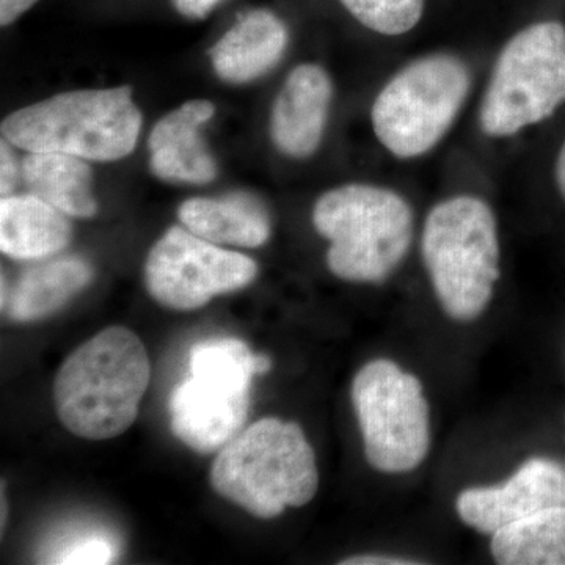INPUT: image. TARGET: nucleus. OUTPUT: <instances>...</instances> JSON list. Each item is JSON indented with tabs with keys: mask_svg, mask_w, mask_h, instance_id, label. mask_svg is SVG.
<instances>
[{
	"mask_svg": "<svg viewBox=\"0 0 565 565\" xmlns=\"http://www.w3.org/2000/svg\"><path fill=\"white\" fill-rule=\"evenodd\" d=\"M150 379L140 338L125 327H109L62 364L54 384L55 412L76 437L109 440L136 422Z\"/></svg>",
	"mask_w": 565,
	"mask_h": 565,
	"instance_id": "f257e3e1",
	"label": "nucleus"
},
{
	"mask_svg": "<svg viewBox=\"0 0 565 565\" xmlns=\"http://www.w3.org/2000/svg\"><path fill=\"white\" fill-rule=\"evenodd\" d=\"M212 489L258 519L302 508L319 489L313 446L297 423L263 418L223 446L211 467Z\"/></svg>",
	"mask_w": 565,
	"mask_h": 565,
	"instance_id": "f03ea898",
	"label": "nucleus"
},
{
	"mask_svg": "<svg viewBox=\"0 0 565 565\" xmlns=\"http://www.w3.org/2000/svg\"><path fill=\"white\" fill-rule=\"evenodd\" d=\"M424 266L449 318L470 322L484 313L500 280V239L492 207L459 195L435 204L424 223Z\"/></svg>",
	"mask_w": 565,
	"mask_h": 565,
	"instance_id": "7ed1b4c3",
	"label": "nucleus"
},
{
	"mask_svg": "<svg viewBox=\"0 0 565 565\" xmlns=\"http://www.w3.org/2000/svg\"><path fill=\"white\" fill-rule=\"evenodd\" d=\"M313 223L330 241L329 269L352 282L384 281L414 239L411 204L379 185L345 184L323 193L315 204Z\"/></svg>",
	"mask_w": 565,
	"mask_h": 565,
	"instance_id": "20e7f679",
	"label": "nucleus"
},
{
	"mask_svg": "<svg viewBox=\"0 0 565 565\" xmlns=\"http://www.w3.org/2000/svg\"><path fill=\"white\" fill-rule=\"evenodd\" d=\"M140 129L141 114L129 87L61 93L2 121L3 137L21 150L99 162L126 158Z\"/></svg>",
	"mask_w": 565,
	"mask_h": 565,
	"instance_id": "39448f33",
	"label": "nucleus"
},
{
	"mask_svg": "<svg viewBox=\"0 0 565 565\" xmlns=\"http://www.w3.org/2000/svg\"><path fill=\"white\" fill-rule=\"evenodd\" d=\"M273 367L269 356L255 355L244 341L215 338L191 351V377L173 390L170 429L200 455H211L243 429L252 381Z\"/></svg>",
	"mask_w": 565,
	"mask_h": 565,
	"instance_id": "423d86ee",
	"label": "nucleus"
},
{
	"mask_svg": "<svg viewBox=\"0 0 565 565\" xmlns=\"http://www.w3.org/2000/svg\"><path fill=\"white\" fill-rule=\"evenodd\" d=\"M565 103V28L542 21L515 33L494 63L479 125L504 139L552 117Z\"/></svg>",
	"mask_w": 565,
	"mask_h": 565,
	"instance_id": "0eeeda50",
	"label": "nucleus"
},
{
	"mask_svg": "<svg viewBox=\"0 0 565 565\" xmlns=\"http://www.w3.org/2000/svg\"><path fill=\"white\" fill-rule=\"evenodd\" d=\"M470 87V70L456 55L433 54L412 62L375 98V137L396 158L427 154L451 129Z\"/></svg>",
	"mask_w": 565,
	"mask_h": 565,
	"instance_id": "6e6552de",
	"label": "nucleus"
},
{
	"mask_svg": "<svg viewBox=\"0 0 565 565\" xmlns=\"http://www.w3.org/2000/svg\"><path fill=\"white\" fill-rule=\"evenodd\" d=\"M351 396L371 467L399 475L424 462L430 408L418 377L392 360H373L353 377Z\"/></svg>",
	"mask_w": 565,
	"mask_h": 565,
	"instance_id": "1a4fd4ad",
	"label": "nucleus"
},
{
	"mask_svg": "<svg viewBox=\"0 0 565 565\" xmlns=\"http://www.w3.org/2000/svg\"><path fill=\"white\" fill-rule=\"evenodd\" d=\"M256 274L258 266L248 256L173 226L148 253L145 286L162 307L193 311L221 294L245 288Z\"/></svg>",
	"mask_w": 565,
	"mask_h": 565,
	"instance_id": "9d476101",
	"label": "nucleus"
},
{
	"mask_svg": "<svg viewBox=\"0 0 565 565\" xmlns=\"http://www.w3.org/2000/svg\"><path fill=\"white\" fill-rule=\"evenodd\" d=\"M559 505H565V468L555 460L533 457L501 486L463 490L457 497L456 511L465 525L492 535Z\"/></svg>",
	"mask_w": 565,
	"mask_h": 565,
	"instance_id": "9b49d317",
	"label": "nucleus"
},
{
	"mask_svg": "<svg viewBox=\"0 0 565 565\" xmlns=\"http://www.w3.org/2000/svg\"><path fill=\"white\" fill-rule=\"evenodd\" d=\"M333 85L327 71L313 63L289 73L270 114L274 145L289 158L313 156L329 120Z\"/></svg>",
	"mask_w": 565,
	"mask_h": 565,
	"instance_id": "f8f14e48",
	"label": "nucleus"
},
{
	"mask_svg": "<svg viewBox=\"0 0 565 565\" xmlns=\"http://www.w3.org/2000/svg\"><path fill=\"white\" fill-rule=\"evenodd\" d=\"M214 104L189 102L170 111L152 128L150 147L151 172L163 181L207 184L217 177V166L200 129L214 115Z\"/></svg>",
	"mask_w": 565,
	"mask_h": 565,
	"instance_id": "ddd939ff",
	"label": "nucleus"
},
{
	"mask_svg": "<svg viewBox=\"0 0 565 565\" xmlns=\"http://www.w3.org/2000/svg\"><path fill=\"white\" fill-rule=\"evenodd\" d=\"M288 41V28L277 14L252 10L211 47V63L223 81L245 84L273 70L281 61Z\"/></svg>",
	"mask_w": 565,
	"mask_h": 565,
	"instance_id": "4468645a",
	"label": "nucleus"
},
{
	"mask_svg": "<svg viewBox=\"0 0 565 565\" xmlns=\"http://www.w3.org/2000/svg\"><path fill=\"white\" fill-rule=\"evenodd\" d=\"M73 237L68 215L39 196H3L0 250L13 259H43L62 252Z\"/></svg>",
	"mask_w": 565,
	"mask_h": 565,
	"instance_id": "2eb2a0df",
	"label": "nucleus"
},
{
	"mask_svg": "<svg viewBox=\"0 0 565 565\" xmlns=\"http://www.w3.org/2000/svg\"><path fill=\"white\" fill-rule=\"evenodd\" d=\"M180 221L196 236L214 244L256 248L267 243L270 222L258 200L245 193L222 199H191L180 206Z\"/></svg>",
	"mask_w": 565,
	"mask_h": 565,
	"instance_id": "dca6fc26",
	"label": "nucleus"
},
{
	"mask_svg": "<svg viewBox=\"0 0 565 565\" xmlns=\"http://www.w3.org/2000/svg\"><path fill=\"white\" fill-rule=\"evenodd\" d=\"M21 180L29 193L70 217L90 218L98 212L90 166L77 156L31 152L21 163Z\"/></svg>",
	"mask_w": 565,
	"mask_h": 565,
	"instance_id": "f3484780",
	"label": "nucleus"
},
{
	"mask_svg": "<svg viewBox=\"0 0 565 565\" xmlns=\"http://www.w3.org/2000/svg\"><path fill=\"white\" fill-rule=\"evenodd\" d=\"M93 269L81 258L55 259L21 275L7 299V315L18 322L39 321L61 310L90 285Z\"/></svg>",
	"mask_w": 565,
	"mask_h": 565,
	"instance_id": "a211bd4d",
	"label": "nucleus"
},
{
	"mask_svg": "<svg viewBox=\"0 0 565 565\" xmlns=\"http://www.w3.org/2000/svg\"><path fill=\"white\" fill-rule=\"evenodd\" d=\"M490 552L503 565H565V505L501 527Z\"/></svg>",
	"mask_w": 565,
	"mask_h": 565,
	"instance_id": "6ab92c4d",
	"label": "nucleus"
},
{
	"mask_svg": "<svg viewBox=\"0 0 565 565\" xmlns=\"http://www.w3.org/2000/svg\"><path fill=\"white\" fill-rule=\"evenodd\" d=\"M344 9L370 31L399 36L414 31L426 0H340Z\"/></svg>",
	"mask_w": 565,
	"mask_h": 565,
	"instance_id": "aec40b11",
	"label": "nucleus"
},
{
	"mask_svg": "<svg viewBox=\"0 0 565 565\" xmlns=\"http://www.w3.org/2000/svg\"><path fill=\"white\" fill-rule=\"evenodd\" d=\"M117 556V546L104 535H93L77 541L76 544L63 550L54 563L70 565L110 564Z\"/></svg>",
	"mask_w": 565,
	"mask_h": 565,
	"instance_id": "412c9836",
	"label": "nucleus"
},
{
	"mask_svg": "<svg viewBox=\"0 0 565 565\" xmlns=\"http://www.w3.org/2000/svg\"><path fill=\"white\" fill-rule=\"evenodd\" d=\"M10 141L3 139L0 145V192L3 196L13 195L21 178V167L10 148Z\"/></svg>",
	"mask_w": 565,
	"mask_h": 565,
	"instance_id": "4be33fe9",
	"label": "nucleus"
},
{
	"mask_svg": "<svg viewBox=\"0 0 565 565\" xmlns=\"http://www.w3.org/2000/svg\"><path fill=\"white\" fill-rule=\"evenodd\" d=\"M221 2L222 0H172L178 13L191 20H203Z\"/></svg>",
	"mask_w": 565,
	"mask_h": 565,
	"instance_id": "5701e85b",
	"label": "nucleus"
},
{
	"mask_svg": "<svg viewBox=\"0 0 565 565\" xmlns=\"http://www.w3.org/2000/svg\"><path fill=\"white\" fill-rule=\"evenodd\" d=\"M341 565H414L422 561L408 559V557L392 555H360L341 561Z\"/></svg>",
	"mask_w": 565,
	"mask_h": 565,
	"instance_id": "b1692460",
	"label": "nucleus"
},
{
	"mask_svg": "<svg viewBox=\"0 0 565 565\" xmlns=\"http://www.w3.org/2000/svg\"><path fill=\"white\" fill-rule=\"evenodd\" d=\"M39 0H0V24L6 28L31 10Z\"/></svg>",
	"mask_w": 565,
	"mask_h": 565,
	"instance_id": "393cba45",
	"label": "nucleus"
},
{
	"mask_svg": "<svg viewBox=\"0 0 565 565\" xmlns=\"http://www.w3.org/2000/svg\"><path fill=\"white\" fill-rule=\"evenodd\" d=\"M555 173L557 189H559L561 195L565 200V141L563 148H561L559 156H557Z\"/></svg>",
	"mask_w": 565,
	"mask_h": 565,
	"instance_id": "a878e982",
	"label": "nucleus"
}]
</instances>
